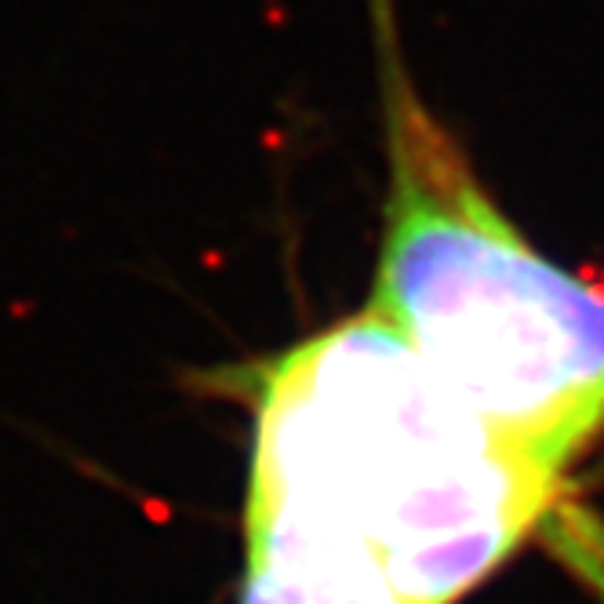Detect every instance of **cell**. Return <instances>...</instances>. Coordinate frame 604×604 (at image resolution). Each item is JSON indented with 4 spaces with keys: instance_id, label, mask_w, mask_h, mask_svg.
Listing matches in <instances>:
<instances>
[{
    "instance_id": "cell-1",
    "label": "cell",
    "mask_w": 604,
    "mask_h": 604,
    "mask_svg": "<svg viewBox=\"0 0 604 604\" xmlns=\"http://www.w3.org/2000/svg\"><path fill=\"white\" fill-rule=\"evenodd\" d=\"M252 397L244 535L368 568L401 604L466 597L565 492L372 306L262 364Z\"/></svg>"
},
{
    "instance_id": "cell-2",
    "label": "cell",
    "mask_w": 604,
    "mask_h": 604,
    "mask_svg": "<svg viewBox=\"0 0 604 604\" xmlns=\"http://www.w3.org/2000/svg\"><path fill=\"white\" fill-rule=\"evenodd\" d=\"M372 19L390 161L372 310L503 437L568 474L604 433V288L499 212L404 70L394 0H372Z\"/></svg>"
}]
</instances>
